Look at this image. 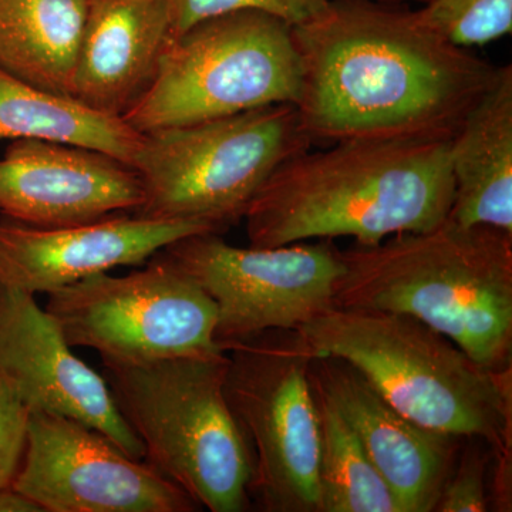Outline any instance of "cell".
<instances>
[{
	"mask_svg": "<svg viewBox=\"0 0 512 512\" xmlns=\"http://www.w3.org/2000/svg\"><path fill=\"white\" fill-rule=\"evenodd\" d=\"M293 37L296 109L312 144L454 137L500 69L454 45L420 9L380 0H329Z\"/></svg>",
	"mask_w": 512,
	"mask_h": 512,
	"instance_id": "6da1fadb",
	"label": "cell"
},
{
	"mask_svg": "<svg viewBox=\"0 0 512 512\" xmlns=\"http://www.w3.org/2000/svg\"><path fill=\"white\" fill-rule=\"evenodd\" d=\"M453 137H372L303 151L276 168L249 205V245L311 239L376 245L437 227L450 214Z\"/></svg>",
	"mask_w": 512,
	"mask_h": 512,
	"instance_id": "7a4b0ae2",
	"label": "cell"
},
{
	"mask_svg": "<svg viewBox=\"0 0 512 512\" xmlns=\"http://www.w3.org/2000/svg\"><path fill=\"white\" fill-rule=\"evenodd\" d=\"M336 308L412 316L481 365L512 367V234L447 218L340 251Z\"/></svg>",
	"mask_w": 512,
	"mask_h": 512,
	"instance_id": "3957f363",
	"label": "cell"
},
{
	"mask_svg": "<svg viewBox=\"0 0 512 512\" xmlns=\"http://www.w3.org/2000/svg\"><path fill=\"white\" fill-rule=\"evenodd\" d=\"M319 355L355 367L394 409L426 429L483 440L512 460V367L491 369L412 316L330 308L301 329Z\"/></svg>",
	"mask_w": 512,
	"mask_h": 512,
	"instance_id": "277c9868",
	"label": "cell"
},
{
	"mask_svg": "<svg viewBox=\"0 0 512 512\" xmlns=\"http://www.w3.org/2000/svg\"><path fill=\"white\" fill-rule=\"evenodd\" d=\"M225 350L154 360L101 357L117 410L144 461L211 512L251 507V451L224 392Z\"/></svg>",
	"mask_w": 512,
	"mask_h": 512,
	"instance_id": "5b68a950",
	"label": "cell"
},
{
	"mask_svg": "<svg viewBox=\"0 0 512 512\" xmlns=\"http://www.w3.org/2000/svg\"><path fill=\"white\" fill-rule=\"evenodd\" d=\"M312 146L289 103L144 134L133 167L143 202L134 215L222 234L244 220L279 165Z\"/></svg>",
	"mask_w": 512,
	"mask_h": 512,
	"instance_id": "8992f818",
	"label": "cell"
},
{
	"mask_svg": "<svg viewBox=\"0 0 512 512\" xmlns=\"http://www.w3.org/2000/svg\"><path fill=\"white\" fill-rule=\"evenodd\" d=\"M293 26L262 10L201 20L175 36L147 92L121 119L141 134L269 106L298 104Z\"/></svg>",
	"mask_w": 512,
	"mask_h": 512,
	"instance_id": "52a82bcc",
	"label": "cell"
},
{
	"mask_svg": "<svg viewBox=\"0 0 512 512\" xmlns=\"http://www.w3.org/2000/svg\"><path fill=\"white\" fill-rule=\"evenodd\" d=\"M224 392L251 451L249 497L265 512H319L318 409L299 330L224 343Z\"/></svg>",
	"mask_w": 512,
	"mask_h": 512,
	"instance_id": "ba28073f",
	"label": "cell"
},
{
	"mask_svg": "<svg viewBox=\"0 0 512 512\" xmlns=\"http://www.w3.org/2000/svg\"><path fill=\"white\" fill-rule=\"evenodd\" d=\"M45 309L72 348L100 357L134 362L222 352L214 302L157 254L130 274L104 272L49 293Z\"/></svg>",
	"mask_w": 512,
	"mask_h": 512,
	"instance_id": "9c48e42d",
	"label": "cell"
},
{
	"mask_svg": "<svg viewBox=\"0 0 512 512\" xmlns=\"http://www.w3.org/2000/svg\"><path fill=\"white\" fill-rule=\"evenodd\" d=\"M157 255L190 276L217 309L218 345L268 330H298L335 306L343 274L332 239L275 248L232 247L221 234L190 235Z\"/></svg>",
	"mask_w": 512,
	"mask_h": 512,
	"instance_id": "30bf717a",
	"label": "cell"
},
{
	"mask_svg": "<svg viewBox=\"0 0 512 512\" xmlns=\"http://www.w3.org/2000/svg\"><path fill=\"white\" fill-rule=\"evenodd\" d=\"M18 493L42 512H195L194 498L99 430L62 414L30 412Z\"/></svg>",
	"mask_w": 512,
	"mask_h": 512,
	"instance_id": "8fae6325",
	"label": "cell"
},
{
	"mask_svg": "<svg viewBox=\"0 0 512 512\" xmlns=\"http://www.w3.org/2000/svg\"><path fill=\"white\" fill-rule=\"evenodd\" d=\"M0 377L29 412L72 417L109 437L128 457L144 448L123 420L101 373L74 355L35 295L0 284Z\"/></svg>",
	"mask_w": 512,
	"mask_h": 512,
	"instance_id": "7c38bea8",
	"label": "cell"
},
{
	"mask_svg": "<svg viewBox=\"0 0 512 512\" xmlns=\"http://www.w3.org/2000/svg\"><path fill=\"white\" fill-rule=\"evenodd\" d=\"M141 202L136 171L89 148L22 138L0 160V212L19 224H82L134 214Z\"/></svg>",
	"mask_w": 512,
	"mask_h": 512,
	"instance_id": "4fadbf2b",
	"label": "cell"
},
{
	"mask_svg": "<svg viewBox=\"0 0 512 512\" xmlns=\"http://www.w3.org/2000/svg\"><path fill=\"white\" fill-rule=\"evenodd\" d=\"M214 232L184 221L117 214L63 227L0 220V284L32 293L59 291L119 266L146 264L178 239ZM217 234V232H215Z\"/></svg>",
	"mask_w": 512,
	"mask_h": 512,
	"instance_id": "5bb4252c",
	"label": "cell"
},
{
	"mask_svg": "<svg viewBox=\"0 0 512 512\" xmlns=\"http://www.w3.org/2000/svg\"><path fill=\"white\" fill-rule=\"evenodd\" d=\"M309 379L356 434L403 512H433L464 439L414 423L339 357H313Z\"/></svg>",
	"mask_w": 512,
	"mask_h": 512,
	"instance_id": "9a60e30c",
	"label": "cell"
},
{
	"mask_svg": "<svg viewBox=\"0 0 512 512\" xmlns=\"http://www.w3.org/2000/svg\"><path fill=\"white\" fill-rule=\"evenodd\" d=\"M174 37L170 0H89L72 97L123 117L156 79Z\"/></svg>",
	"mask_w": 512,
	"mask_h": 512,
	"instance_id": "2e32d148",
	"label": "cell"
},
{
	"mask_svg": "<svg viewBox=\"0 0 512 512\" xmlns=\"http://www.w3.org/2000/svg\"><path fill=\"white\" fill-rule=\"evenodd\" d=\"M453 204L448 218L512 234V67L467 114L451 141Z\"/></svg>",
	"mask_w": 512,
	"mask_h": 512,
	"instance_id": "e0dca14e",
	"label": "cell"
},
{
	"mask_svg": "<svg viewBox=\"0 0 512 512\" xmlns=\"http://www.w3.org/2000/svg\"><path fill=\"white\" fill-rule=\"evenodd\" d=\"M89 0H0V69L72 96Z\"/></svg>",
	"mask_w": 512,
	"mask_h": 512,
	"instance_id": "ac0fdd59",
	"label": "cell"
},
{
	"mask_svg": "<svg viewBox=\"0 0 512 512\" xmlns=\"http://www.w3.org/2000/svg\"><path fill=\"white\" fill-rule=\"evenodd\" d=\"M43 140L99 151L133 168L144 134L121 117L47 92L0 69V140Z\"/></svg>",
	"mask_w": 512,
	"mask_h": 512,
	"instance_id": "d6986e66",
	"label": "cell"
},
{
	"mask_svg": "<svg viewBox=\"0 0 512 512\" xmlns=\"http://www.w3.org/2000/svg\"><path fill=\"white\" fill-rule=\"evenodd\" d=\"M319 512H403L396 494L350 429L318 393Z\"/></svg>",
	"mask_w": 512,
	"mask_h": 512,
	"instance_id": "ffe728a7",
	"label": "cell"
},
{
	"mask_svg": "<svg viewBox=\"0 0 512 512\" xmlns=\"http://www.w3.org/2000/svg\"><path fill=\"white\" fill-rule=\"evenodd\" d=\"M420 12L450 42L468 49L512 30V0H429Z\"/></svg>",
	"mask_w": 512,
	"mask_h": 512,
	"instance_id": "44dd1931",
	"label": "cell"
},
{
	"mask_svg": "<svg viewBox=\"0 0 512 512\" xmlns=\"http://www.w3.org/2000/svg\"><path fill=\"white\" fill-rule=\"evenodd\" d=\"M466 446L458 451L456 463L451 468L436 512H487L491 511V461L493 453L484 450L483 440L464 439Z\"/></svg>",
	"mask_w": 512,
	"mask_h": 512,
	"instance_id": "7402d4cb",
	"label": "cell"
},
{
	"mask_svg": "<svg viewBox=\"0 0 512 512\" xmlns=\"http://www.w3.org/2000/svg\"><path fill=\"white\" fill-rule=\"evenodd\" d=\"M329 0H170L175 36L201 20L237 10H262L299 26L318 16Z\"/></svg>",
	"mask_w": 512,
	"mask_h": 512,
	"instance_id": "603a6c76",
	"label": "cell"
},
{
	"mask_svg": "<svg viewBox=\"0 0 512 512\" xmlns=\"http://www.w3.org/2000/svg\"><path fill=\"white\" fill-rule=\"evenodd\" d=\"M30 412L0 377V488L15 483L28 440Z\"/></svg>",
	"mask_w": 512,
	"mask_h": 512,
	"instance_id": "cb8c5ba5",
	"label": "cell"
},
{
	"mask_svg": "<svg viewBox=\"0 0 512 512\" xmlns=\"http://www.w3.org/2000/svg\"><path fill=\"white\" fill-rule=\"evenodd\" d=\"M0 512H42L33 501L15 488H0Z\"/></svg>",
	"mask_w": 512,
	"mask_h": 512,
	"instance_id": "d4e9b609",
	"label": "cell"
},
{
	"mask_svg": "<svg viewBox=\"0 0 512 512\" xmlns=\"http://www.w3.org/2000/svg\"><path fill=\"white\" fill-rule=\"evenodd\" d=\"M380 2L399 3V5H406V3L410 2L427 3L429 0H380Z\"/></svg>",
	"mask_w": 512,
	"mask_h": 512,
	"instance_id": "484cf974",
	"label": "cell"
}]
</instances>
